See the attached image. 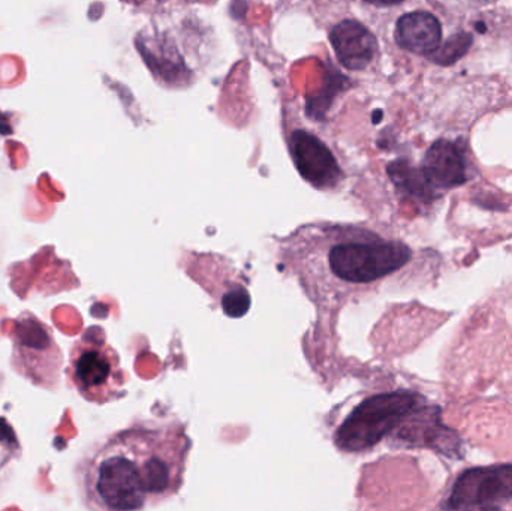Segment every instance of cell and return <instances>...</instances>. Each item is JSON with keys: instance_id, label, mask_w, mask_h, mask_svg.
I'll return each instance as SVG.
<instances>
[{"instance_id": "13", "label": "cell", "mask_w": 512, "mask_h": 511, "mask_svg": "<svg viewBox=\"0 0 512 511\" xmlns=\"http://www.w3.org/2000/svg\"><path fill=\"white\" fill-rule=\"evenodd\" d=\"M472 42H474V38H472L471 33H457V35H453L448 41H445V44H442L436 50V53L432 54V60L444 66L456 63L457 60L462 59L468 53Z\"/></svg>"}, {"instance_id": "11", "label": "cell", "mask_w": 512, "mask_h": 511, "mask_svg": "<svg viewBox=\"0 0 512 511\" xmlns=\"http://www.w3.org/2000/svg\"><path fill=\"white\" fill-rule=\"evenodd\" d=\"M394 38L400 47L411 53L432 56L441 47V23L430 12H408L397 20Z\"/></svg>"}, {"instance_id": "7", "label": "cell", "mask_w": 512, "mask_h": 511, "mask_svg": "<svg viewBox=\"0 0 512 511\" xmlns=\"http://www.w3.org/2000/svg\"><path fill=\"white\" fill-rule=\"evenodd\" d=\"M289 152L300 176L318 191H334L343 180V171L330 147L307 129L289 132Z\"/></svg>"}, {"instance_id": "3", "label": "cell", "mask_w": 512, "mask_h": 511, "mask_svg": "<svg viewBox=\"0 0 512 511\" xmlns=\"http://www.w3.org/2000/svg\"><path fill=\"white\" fill-rule=\"evenodd\" d=\"M69 383L93 404H107L123 395L126 374L101 327H90L72 345L68 366Z\"/></svg>"}, {"instance_id": "2", "label": "cell", "mask_w": 512, "mask_h": 511, "mask_svg": "<svg viewBox=\"0 0 512 511\" xmlns=\"http://www.w3.org/2000/svg\"><path fill=\"white\" fill-rule=\"evenodd\" d=\"M279 257L313 302L328 305L399 272L412 251L363 225L315 222L285 237Z\"/></svg>"}, {"instance_id": "14", "label": "cell", "mask_w": 512, "mask_h": 511, "mask_svg": "<svg viewBox=\"0 0 512 511\" xmlns=\"http://www.w3.org/2000/svg\"><path fill=\"white\" fill-rule=\"evenodd\" d=\"M469 511H502L498 507H487V509L469 510Z\"/></svg>"}, {"instance_id": "10", "label": "cell", "mask_w": 512, "mask_h": 511, "mask_svg": "<svg viewBox=\"0 0 512 511\" xmlns=\"http://www.w3.org/2000/svg\"><path fill=\"white\" fill-rule=\"evenodd\" d=\"M421 173L433 189H450L463 185L466 182L463 153L451 141H436L424 156Z\"/></svg>"}, {"instance_id": "12", "label": "cell", "mask_w": 512, "mask_h": 511, "mask_svg": "<svg viewBox=\"0 0 512 511\" xmlns=\"http://www.w3.org/2000/svg\"><path fill=\"white\" fill-rule=\"evenodd\" d=\"M390 174L393 177V182L400 189L408 192V194L415 195V197L430 198L432 192L435 191L429 185L421 170L409 167L408 164H403V162H396V164L391 165Z\"/></svg>"}, {"instance_id": "6", "label": "cell", "mask_w": 512, "mask_h": 511, "mask_svg": "<svg viewBox=\"0 0 512 511\" xmlns=\"http://www.w3.org/2000/svg\"><path fill=\"white\" fill-rule=\"evenodd\" d=\"M512 500V464L463 471L445 501L447 511L496 507Z\"/></svg>"}, {"instance_id": "15", "label": "cell", "mask_w": 512, "mask_h": 511, "mask_svg": "<svg viewBox=\"0 0 512 511\" xmlns=\"http://www.w3.org/2000/svg\"><path fill=\"white\" fill-rule=\"evenodd\" d=\"M484 23H478L477 29H480L481 32H486V27L483 26Z\"/></svg>"}, {"instance_id": "1", "label": "cell", "mask_w": 512, "mask_h": 511, "mask_svg": "<svg viewBox=\"0 0 512 511\" xmlns=\"http://www.w3.org/2000/svg\"><path fill=\"white\" fill-rule=\"evenodd\" d=\"M191 441L182 426H132L102 443L81 468L92 511H143L177 494Z\"/></svg>"}, {"instance_id": "8", "label": "cell", "mask_w": 512, "mask_h": 511, "mask_svg": "<svg viewBox=\"0 0 512 511\" xmlns=\"http://www.w3.org/2000/svg\"><path fill=\"white\" fill-rule=\"evenodd\" d=\"M328 39L343 68L364 71L378 54V39L355 18H343L331 24Z\"/></svg>"}, {"instance_id": "5", "label": "cell", "mask_w": 512, "mask_h": 511, "mask_svg": "<svg viewBox=\"0 0 512 511\" xmlns=\"http://www.w3.org/2000/svg\"><path fill=\"white\" fill-rule=\"evenodd\" d=\"M418 401L420 396L408 392L390 393L370 399L358 408L355 416L343 428L342 435L354 431V435H351L354 438L346 446L355 449L372 446L405 422L420 404Z\"/></svg>"}, {"instance_id": "4", "label": "cell", "mask_w": 512, "mask_h": 511, "mask_svg": "<svg viewBox=\"0 0 512 511\" xmlns=\"http://www.w3.org/2000/svg\"><path fill=\"white\" fill-rule=\"evenodd\" d=\"M12 359L15 371L42 389L59 386L63 356L51 333L39 318L23 312L12 327Z\"/></svg>"}, {"instance_id": "9", "label": "cell", "mask_w": 512, "mask_h": 511, "mask_svg": "<svg viewBox=\"0 0 512 511\" xmlns=\"http://www.w3.org/2000/svg\"><path fill=\"white\" fill-rule=\"evenodd\" d=\"M400 437L411 446L429 447L448 458H457L462 449L459 434L442 423L438 407H426L409 414L400 429Z\"/></svg>"}]
</instances>
